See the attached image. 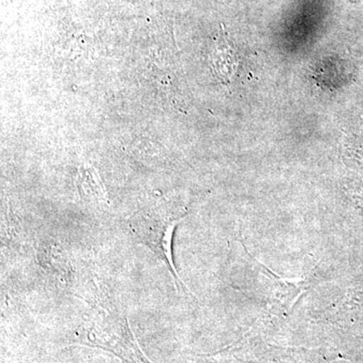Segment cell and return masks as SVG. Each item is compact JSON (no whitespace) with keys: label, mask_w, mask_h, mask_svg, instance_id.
Segmentation results:
<instances>
[{"label":"cell","mask_w":363,"mask_h":363,"mask_svg":"<svg viewBox=\"0 0 363 363\" xmlns=\"http://www.w3.org/2000/svg\"><path fill=\"white\" fill-rule=\"evenodd\" d=\"M92 314L78 331L79 342L111 351L126 363H152L138 347L118 303L95 283Z\"/></svg>","instance_id":"6da1fadb"},{"label":"cell","mask_w":363,"mask_h":363,"mask_svg":"<svg viewBox=\"0 0 363 363\" xmlns=\"http://www.w3.org/2000/svg\"><path fill=\"white\" fill-rule=\"evenodd\" d=\"M182 219H184L183 216H177L173 212L154 209L135 216L130 227L131 233L138 240L142 241L143 245L149 247L160 259L164 260L175 278L177 288L182 286L189 293L177 272L172 250L174 231Z\"/></svg>","instance_id":"7a4b0ae2"}]
</instances>
